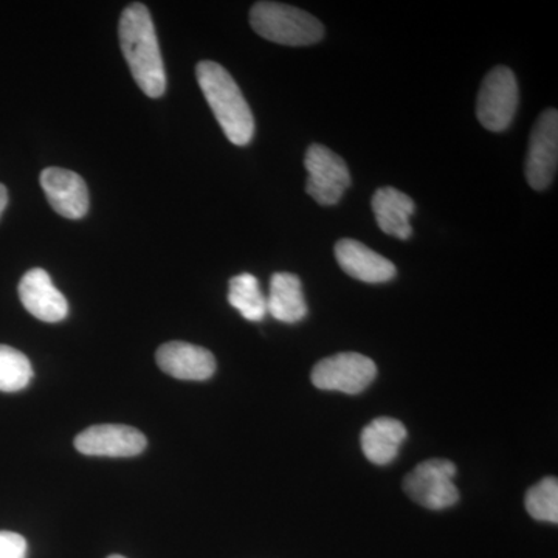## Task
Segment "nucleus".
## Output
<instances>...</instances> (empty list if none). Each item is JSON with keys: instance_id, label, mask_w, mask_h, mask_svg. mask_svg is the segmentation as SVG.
Masks as SVG:
<instances>
[{"instance_id": "f257e3e1", "label": "nucleus", "mask_w": 558, "mask_h": 558, "mask_svg": "<svg viewBox=\"0 0 558 558\" xmlns=\"http://www.w3.org/2000/svg\"><path fill=\"white\" fill-rule=\"evenodd\" d=\"M119 38L140 89L149 98H160L167 90V73L153 17L143 3H131L121 13Z\"/></svg>"}, {"instance_id": "f03ea898", "label": "nucleus", "mask_w": 558, "mask_h": 558, "mask_svg": "<svg viewBox=\"0 0 558 558\" xmlns=\"http://www.w3.org/2000/svg\"><path fill=\"white\" fill-rule=\"evenodd\" d=\"M196 76L226 137L233 145H248L255 135V119L233 76L215 61L199 62Z\"/></svg>"}, {"instance_id": "7ed1b4c3", "label": "nucleus", "mask_w": 558, "mask_h": 558, "mask_svg": "<svg viewBox=\"0 0 558 558\" xmlns=\"http://www.w3.org/2000/svg\"><path fill=\"white\" fill-rule=\"evenodd\" d=\"M250 25L260 38L281 46H312L325 36V27L317 17L279 2L255 3L250 10Z\"/></svg>"}, {"instance_id": "20e7f679", "label": "nucleus", "mask_w": 558, "mask_h": 558, "mask_svg": "<svg viewBox=\"0 0 558 558\" xmlns=\"http://www.w3.org/2000/svg\"><path fill=\"white\" fill-rule=\"evenodd\" d=\"M454 475L457 465L449 459H428L405 476L403 490L422 508L449 509L459 499V490L453 483Z\"/></svg>"}, {"instance_id": "39448f33", "label": "nucleus", "mask_w": 558, "mask_h": 558, "mask_svg": "<svg viewBox=\"0 0 558 558\" xmlns=\"http://www.w3.org/2000/svg\"><path fill=\"white\" fill-rule=\"evenodd\" d=\"M519 108V84L512 70L498 65L481 84L476 116L487 131L508 130Z\"/></svg>"}, {"instance_id": "423d86ee", "label": "nucleus", "mask_w": 558, "mask_h": 558, "mask_svg": "<svg viewBox=\"0 0 558 558\" xmlns=\"http://www.w3.org/2000/svg\"><path fill=\"white\" fill-rule=\"evenodd\" d=\"M377 366L366 355L359 352H340L323 359L312 369V384L323 391H339L344 395H359L373 384Z\"/></svg>"}, {"instance_id": "0eeeda50", "label": "nucleus", "mask_w": 558, "mask_h": 558, "mask_svg": "<svg viewBox=\"0 0 558 558\" xmlns=\"http://www.w3.org/2000/svg\"><path fill=\"white\" fill-rule=\"evenodd\" d=\"M307 170V194L323 207L339 204L351 186L347 161L326 146L311 145L304 157Z\"/></svg>"}, {"instance_id": "6e6552de", "label": "nucleus", "mask_w": 558, "mask_h": 558, "mask_svg": "<svg viewBox=\"0 0 558 558\" xmlns=\"http://www.w3.org/2000/svg\"><path fill=\"white\" fill-rule=\"evenodd\" d=\"M558 165V113L548 109L538 117L531 134L526 157V179L537 191L548 189Z\"/></svg>"}, {"instance_id": "1a4fd4ad", "label": "nucleus", "mask_w": 558, "mask_h": 558, "mask_svg": "<svg viewBox=\"0 0 558 558\" xmlns=\"http://www.w3.org/2000/svg\"><path fill=\"white\" fill-rule=\"evenodd\" d=\"M146 444L143 433L126 425H95L75 438V449L87 457H137Z\"/></svg>"}, {"instance_id": "9d476101", "label": "nucleus", "mask_w": 558, "mask_h": 558, "mask_svg": "<svg viewBox=\"0 0 558 558\" xmlns=\"http://www.w3.org/2000/svg\"><path fill=\"white\" fill-rule=\"evenodd\" d=\"M40 186L50 207L62 218L81 219L89 211V190L76 172L64 168H46L40 172Z\"/></svg>"}, {"instance_id": "9b49d317", "label": "nucleus", "mask_w": 558, "mask_h": 558, "mask_svg": "<svg viewBox=\"0 0 558 558\" xmlns=\"http://www.w3.org/2000/svg\"><path fill=\"white\" fill-rule=\"evenodd\" d=\"M20 299L33 317L46 323H60L68 317L69 303L54 288L50 275L44 269H32L22 277Z\"/></svg>"}, {"instance_id": "f8f14e48", "label": "nucleus", "mask_w": 558, "mask_h": 558, "mask_svg": "<svg viewBox=\"0 0 558 558\" xmlns=\"http://www.w3.org/2000/svg\"><path fill=\"white\" fill-rule=\"evenodd\" d=\"M156 360L163 373L180 380H207L216 373L215 355L185 341L161 344Z\"/></svg>"}, {"instance_id": "ddd939ff", "label": "nucleus", "mask_w": 558, "mask_h": 558, "mask_svg": "<svg viewBox=\"0 0 558 558\" xmlns=\"http://www.w3.org/2000/svg\"><path fill=\"white\" fill-rule=\"evenodd\" d=\"M336 258L344 274L368 284H380L396 277L391 260L355 240L337 242Z\"/></svg>"}, {"instance_id": "4468645a", "label": "nucleus", "mask_w": 558, "mask_h": 558, "mask_svg": "<svg viewBox=\"0 0 558 558\" xmlns=\"http://www.w3.org/2000/svg\"><path fill=\"white\" fill-rule=\"evenodd\" d=\"M371 205H373L374 216L384 233L403 241L409 240L413 234L410 219L416 211V205L405 193L392 189V186L377 190Z\"/></svg>"}, {"instance_id": "2eb2a0df", "label": "nucleus", "mask_w": 558, "mask_h": 558, "mask_svg": "<svg viewBox=\"0 0 558 558\" xmlns=\"http://www.w3.org/2000/svg\"><path fill=\"white\" fill-rule=\"evenodd\" d=\"M407 439V428L392 417H376L362 432L363 454L373 464L387 465L398 458L400 447Z\"/></svg>"}, {"instance_id": "dca6fc26", "label": "nucleus", "mask_w": 558, "mask_h": 558, "mask_svg": "<svg viewBox=\"0 0 558 558\" xmlns=\"http://www.w3.org/2000/svg\"><path fill=\"white\" fill-rule=\"evenodd\" d=\"M267 314L278 322L299 323L306 318L307 304L304 300L303 286L296 275L279 271L271 277L270 293L267 296Z\"/></svg>"}, {"instance_id": "f3484780", "label": "nucleus", "mask_w": 558, "mask_h": 558, "mask_svg": "<svg viewBox=\"0 0 558 558\" xmlns=\"http://www.w3.org/2000/svg\"><path fill=\"white\" fill-rule=\"evenodd\" d=\"M229 303L248 322H260L267 315V300L258 279L241 274L230 279Z\"/></svg>"}, {"instance_id": "a211bd4d", "label": "nucleus", "mask_w": 558, "mask_h": 558, "mask_svg": "<svg viewBox=\"0 0 558 558\" xmlns=\"http://www.w3.org/2000/svg\"><path fill=\"white\" fill-rule=\"evenodd\" d=\"M32 379L33 368L27 355L17 349L0 344V391H21L31 385Z\"/></svg>"}, {"instance_id": "6ab92c4d", "label": "nucleus", "mask_w": 558, "mask_h": 558, "mask_svg": "<svg viewBox=\"0 0 558 558\" xmlns=\"http://www.w3.org/2000/svg\"><path fill=\"white\" fill-rule=\"evenodd\" d=\"M526 510L534 520L558 523V481L554 476L539 481L526 494Z\"/></svg>"}, {"instance_id": "aec40b11", "label": "nucleus", "mask_w": 558, "mask_h": 558, "mask_svg": "<svg viewBox=\"0 0 558 558\" xmlns=\"http://www.w3.org/2000/svg\"><path fill=\"white\" fill-rule=\"evenodd\" d=\"M27 539L16 532L0 531V558H27Z\"/></svg>"}, {"instance_id": "412c9836", "label": "nucleus", "mask_w": 558, "mask_h": 558, "mask_svg": "<svg viewBox=\"0 0 558 558\" xmlns=\"http://www.w3.org/2000/svg\"><path fill=\"white\" fill-rule=\"evenodd\" d=\"M7 204H9V191L0 183V216L5 211Z\"/></svg>"}, {"instance_id": "4be33fe9", "label": "nucleus", "mask_w": 558, "mask_h": 558, "mask_svg": "<svg viewBox=\"0 0 558 558\" xmlns=\"http://www.w3.org/2000/svg\"><path fill=\"white\" fill-rule=\"evenodd\" d=\"M108 558H126V557H123V556H110Z\"/></svg>"}]
</instances>
